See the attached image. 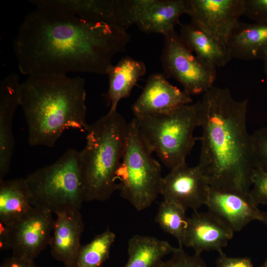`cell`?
Returning a JSON list of instances; mask_svg holds the SVG:
<instances>
[{
	"mask_svg": "<svg viewBox=\"0 0 267 267\" xmlns=\"http://www.w3.org/2000/svg\"><path fill=\"white\" fill-rule=\"evenodd\" d=\"M130 41L124 29L62 9L37 6L20 24L12 46L19 71L25 75H107L112 59Z\"/></svg>",
	"mask_w": 267,
	"mask_h": 267,
	"instance_id": "1",
	"label": "cell"
},
{
	"mask_svg": "<svg viewBox=\"0 0 267 267\" xmlns=\"http://www.w3.org/2000/svg\"><path fill=\"white\" fill-rule=\"evenodd\" d=\"M198 103L202 129L198 166L210 187L250 191L255 165L247 129L248 101L237 100L228 89L214 86Z\"/></svg>",
	"mask_w": 267,
	"mask_h": 267,
	"instance_id": "2",
	"label": "cell"
},
{
	"mask_svg": "<svg viewBox=\"0 0 267 267\" xmlns=\"http://www.w3.org/2000/svg\"><path fill=\"white\" fill-rule=\"evenodd\" d=\"M85 81L77 76L35 74L21 84V103L30 146H54L72 128L86 132Z\"/></svg>",
	"mask_w": 267,
	"mask_h": 267,
	"instance_id": "3",
	"label": "cell"
},
{
	"mask_svg": "<svg viewBox=\"0 0 267 267\" xmlns=\"http://www.w3.org/2000/svg\"><path fill=\"white\" fill-rule=\"evenodd\" d=\"M128 123L117 111H109L86 131V144L80 151L84 202L105 201L118 190L116 173L125 147Z\"/></svg>",
	"mask_w": 267,
	"mask_h": 267,
	"instance_id": "4",
	"label": "cell"
},
{
	"mask_svg": "<svg viewBox=\"0 0 267 267\" xmlns=\"http://www.w3.org/2000/svg\"><path fill=\"white\" fill-rule=\"evenodd\" d=\"M134 118L148 149L171 170L186 163L196 141L199 140V137L193 135L199 127L198 102L168 112Z\"/></svg>",
	"mask_w": 267,
	"mask_h": 267,
	"instance_id": "5",
	"label": "cell"
},
{
	"mask_svg": "<svg viewBox=\"0 0 267 267\" xmlns=\"http://www.w3.org/2000/svg\"><path fill=\"white\" fill-rule=\"evenodd\" d=\"M33 207L55 215L80 210L83 193L80 151L69 148L53 163L24 178Z\"/></svg>",
	"mask_w": 267,
	"mask_h": 267,
	"instance_id": "6",
	"label": "cell"
},
{
	"mask_svg": "<svg viewBox=\"0 0 267 267\" xmlns=\"http://www.w3.org/2000/svg\"><path fill=\"white\" fill-rule=\"evenodd\" d=\"M152 153L133 118L128 123L123 155L116 177L121 196L138 211L149 207L160 194L161 166Z\"/></svg>",
	"mask_w": 267,
	"mask_h": 267,
	"instance_id": "7",
	"label": "cell"
},
{
	"mask_svg": "<svg viewBox=\"0 0 267 267\" xmlns=\"http://www.w3.org/2000/svg\"><path fill=\"white\" fill-rule=\"evenodd\" d=\"M164 38L160 60L166 77L178 82L190 95L204 94L214 87L216 69L201 62L175 29Z\"/></svg>",
	"mask_w": 267,
	"mask_h": 267,
	"instance_id": "8",
	"label": "cell"
},
{
	"mask_svg": "<svg viewBox=\"0 0 267 267\" xmlns=\"http://www.w3.org/2000/svg\"><path fill=\"white\" fill-rule=\"evenodd\" d=\"M155 0H30L37 6L62 9L86 19L126 30L136 24Z\"/></svg>",
	"mask_w": 267,
	"mask_h": 267,
	"instance_id": "9",
	"label": "cell"
},
{
	"mask_svg": "<svg viewBox=\"0 0 267 267\" xmlns=\"http://www.w3.org/2000/svg\"><path fill=\"white\" fill-rule=\"evenodd\" d=\"M191 21L213 38L227 44L243 15L244 0H188Z\"/></svg>",
	"mask_w": 267,
	"mask_h": 267,
	"instance_id": "10",
	"label": "cell"
},
{
	"mask_svg": "<svg viewBox=\"0 0 267 267\" xmlns=\"http://www.w3.org/2000/svg\"><path fill=\"white\" fill-rule=\"evenodd\" d=\"M55 221L52 213L33 207L9 226L12 256L34 260L49 245Z\"/></svg>",
	"mask_w": 267,
	"mask_h": 267,
	"instance_id": "11",
	"label": "cell"
},
{
	"mask_svg": "<svg viewBox=\"0 0 267 267\" xmlns=\"http://www.w3.org/2000/svg\"><path fill=\"white\" fill-rule=\"evenodd\" d=\"M210 184L198 166L189 167L186 163L171 170L163 177L160 194L164 200L173 202L194 212L208 201Z\"/></svg>",
	"mask_w": 267,
	"mask_h": 267,
	"instance_id": "12",
	"label": "cell"
},
{
	"mask_svg": "<svg viewBox=\"0 0 267 267\" xmlns=\"http://www.w3.org/2000/svg\"><path fill=\"white\" fill-rule=\"evenodd\" d=\"M235 232L253 221L262 222L264 213L254 202L250 191L210 187L206 205Z\"/></svg>",
	"mask_w": 267,
	"mask_h": 267,
	"instance_id": "13",
	"label": "cell"
},
{
	"mask_svg": "<svg viewBox=\"0 0 267 267\" xmlns=\"http://www.w3.org/2000/svg\"><path fill=\"white\" fill-rule=\"evenodd\" d=\"M190 95L171 84L164 74H152L132 106L134 116L166 113L192 103Z\"/></svg>",
	"mask_w": 267,
	"mask_h": 267,
	"instance_id": "14",
	"label": "cell"
},
{
	"mask_svg": "<svg viewBox=\"0 0 267 267\" xmlns=\"http://www.w3.org/2000/svg\"><path fill=\"white\" fill-rule=\"evenodd\" d=\"M234 232L222 220L208 211L194 212L188 219L183 246L191 248L195 254L203 251H217L219 253L227 244Z\"/></svg>",
	"mask_w": 267,
	"mask_h": 267,
	"instance_id": "15",
	"label": "cell"
},
{
	"mask_svg": "<svg viewBox=\"0 0 267 267\" xmlns=\"http://www.w3.org/2000/svg\"><path fill=\"white\" fill-rule=\"evenodd\" d=\"M19 75L9 74L0 82V179L9 173L14 148L12 122L21 103Z\"/></svg>",
	"mask_w": 267,
	"mask_h": 267,
	"instance_id": "16",
	"label": "cell"
},
{
	"mask_svg": "<svg viewBox=\"0 0 267 267\" xmlns=\"http://www.w3.org/2000/svg\"><path fill=\"white\" fill-rule=\"evenodd\" d=\"M49 246L52 257L66 266L81 244L84 223L80 210L56 214Z\"/></svg>",
	"mask_w": 267,
	"mask_h": 267,
	"instance_id": "17",
	"label": "cell"
},
{
	"mask_svg": "<svg viewBox=\"0 0 267 267\" xmlns=\"http://www.w3.org/2000/svg\"><path fill=\"white\" fill-rule=\"evenodd\" d=\"M226 45L231 58L264 61L267 56V23L240 21Z\"/></svg>",
	"mask_w": 267,
	"mask_h": 267,
	"instance_id": "18",
	"label": "cell"
},
{
	"mask_svg": "<svg viewBox=\"0 0 267 267\" xmlns=\"http://www.w3.org/2000/svg\"><path fill=\"white\" fill-rule=\"evenodd\" d=\"M179 35L187 47L205 65L215 69L225 66L231 57L227 45L192 21L181 25Z\"/></svg>",
	"mask_w": 267,
	"mask_h": 267,
	"instance_id": "19",
	"label": "cell"
},
{
	"mask_svg": "<svg viewBox=\"0 0 267 267\" xmlns=\"http://www.w3.org/2000/svg\"><path fill=\"white\" fill-rule=\"evenodd\" d=\"M144 63L130 56L122 58L108 71L109 87L106 94L110 111H117L119 101L128 97L139 79L146 73Z\"/></svg>",
	"mask_w": 267,
	"mask_h": 267,
	"instance_id": "20",
	"label": "cell"
},
{
	"mask_svg": "<svg viewBox=\"0 0 267 267\" xmlns=\"http://www.w3.org/2000/svg\"><path fill=\"white\" fill-rule=\"evenodd\" d=\"M188 9V0H155L136 25L144 33L165 35L175 29Z\"/></svg>",
	"mask_w": 267,
	"mask_h": 267,
	"instance_id": "21",
	"label": "cell"
},
{
	"mask_svg": "<svg viewBox=\"0 0 267 267\" xmlns=\"http://www.w3.org/2000/svg\"><path fill=\"white\" fill-rule=\"evenodd\" d=\"M33 208L24 178L0 179V222L11 226Z\"/></svg>",
	"mask_w": 267,
	"mask_h": 267,
	"instance_id": "22",
	"label": "cell"
},
{
	"mask_svg": "<svg viewBox=\"0 0 267 267\" xmlns=\"http://www.w3.org/2000/svg\"><path fill=\"white\" fill-rule=\"evenodd\" d=\"M177 249L154 237L134 235L128 241V260L124 267H157L165 256Z\"/></svg>",
	"mask_w": 267,
	"mask_h": 267,
	"instance_id": "23",
	"label": "cell"
},
{
	"mask_svg": "<svg viewBox=\"0 0 267 267\" xmlns=\"http://www.w3.org/2000/svg\"><path fill=\"white\" fill-rule=\"evenodd\" d=\"M115 234L107 229L94 236L89 243L81 245L66 267H100L109 258Z\"/></svg>",
	"mask_w": 267,
	"mask_h": 267,
	"instance_id": "24",
	"label": "cell"
},
{
	"mask_svg": "<svg viewBox=\"0 0 267 267\" xmlns=\"http://www.w3.org/2000/svg\"><path fill=\"white\" fill-rule=\"evenodd\" d=\"M186 210L173 202L163 201L159 207L155 222L165 232L174 236L179 246L183 247V241L189 218Z\"/></svg>",
	"mask_w": 267,
	"mask_h": 267,
	"instance_id": "25",
	"label": "cell"
},
{
	"mask_svg": "<svg viewBox=\"0 0 267 267\" xmlns=\"http://www.w3.org/2000/svg\"><path fill=\"white\" fill-rule=\"evenodd\" d=\"M251 137L255 169L267 171V127L256 130Z\"/></svg>",
	"mask_w": 267,
	"mask_h": 267,
	"instance_id": "26",
	"label": "cell"
},
{
	"mask_svg": "<svg viewBox=\"0 0 267 267\" xmlns=\"http://www.w3.org/2000/svg\"><path fill=\"white\" fill-rule=\"evenodd\" d=\"M171 257L166 261H162L157 267H208L201 255H189L179 247L172 254Z\"/></svg>",
	"mask_w": 267,
	"mask_h": 267,
	"instance_id": "27",
	"label": "cell"
},
{
	"mask_svg": "<svg viewBox=\"0 0 267 267\" xmlns=\"http://www.w3.org/2000/svg\"><path fill=\"white\" fill-rule=\"evenodd\" d=\"M250 194L257 205H267V171L255 169L252 177Z\"/></svg>",
	"mask_w": 267,
	"mask_h": 267,
	"instance_id": "28",
	"label": "cell"
},
{
	"mask_svg": "<svg viewBox=\"0 0 267 267\" xmlns=\"http://www.w3.org/2000/svg\"><path fill=\"white\" fill-rule=\"evenodd\" d=\"M243 15L255 22L267 23V0H244Z\"/></svg>",
	"mask_w": 267,
	"mask_h": 267,
	"instance_id": "29",
	"label": "cell"
},
{
	"mask_svg": "<svg viewBox=\"0 0 267 267\" xmlns=\"http://www.w3.org/2000/svg\"><path fill=\"white\" fill-rule=\"evenodd\" d=\"M219 254L216 267H254L249 258L228 257L222 251Z\"/></svg>",
	"mask_w": 267,
	"mask_h": 267,
	"instance_id": "30",
	"label": "cell"
},
{
	"mask_svg": "<svg viewBox=\"0 0 267 267\" xmlns=\"http://www.w3.org/2000/svg\"><path fill=\"white\" fill-rule=\"evenodd\" d=\"M0 267H39L34 260L12 256L6 259Z\"/></svg>",
	"mask_w": 267,
	"mask_h": 267,
	"instance_id": "31",
	"label": "cell"
},
{
	"mask_svg": "<svg viewBox=\"0 0 267 267\" xmlns=\"http://www.w3.org/2000/svg\"><path fill=\"white\" fill-rule=\"evenodd\" d=\"M11 249L9 226L0 222V250Z\"/></svg>",
	"mask_w": 267,
	"mask_h": 267,
	"instance_id": "32",
	"label": "cell"
},
{
	"mask_svg": "<svg viewBox=\"0 0 267 267\" xmlns=\"http://www.w3.org/2000/svg\"><path fill=\"white\" fill-rule=\"evenodd\" d=\"M264 71L266 76V78L267 80V56L264 60Z\"/></svg>",
	"mask_w": 267,
	"mask_h": 267,
	"instance_id": "33",
	"label": "cell"
},
{
	"mask_svg": "<svg viewBox=\"0 0 267 267\" xmlns=\"http://www.w3.org/2000/svg\"><path fill=\"white\" fill-rule=\"evenodd\" d=\"M267 227V212L264 213V218L262 221Z\"/></svg>",
	"mask_w": 267,
	"mask_h": 267,
	"instance_id": "34",
	"label": "cell"
},
{
	"mask_svg": "<svg viewBox=\"0 0 267 267\" xmlns=\"http://www.w3.org/2000/svg\"><path fill=\"white\" fill-rule=\"evenodd\" d=\"M261 267H267V258L264 264Z\"/></svg>",
	"mask_w": 267,
	"mask_h": 267,
	"instance_id": "35",
	"label": "cell"
}]
</instances>
